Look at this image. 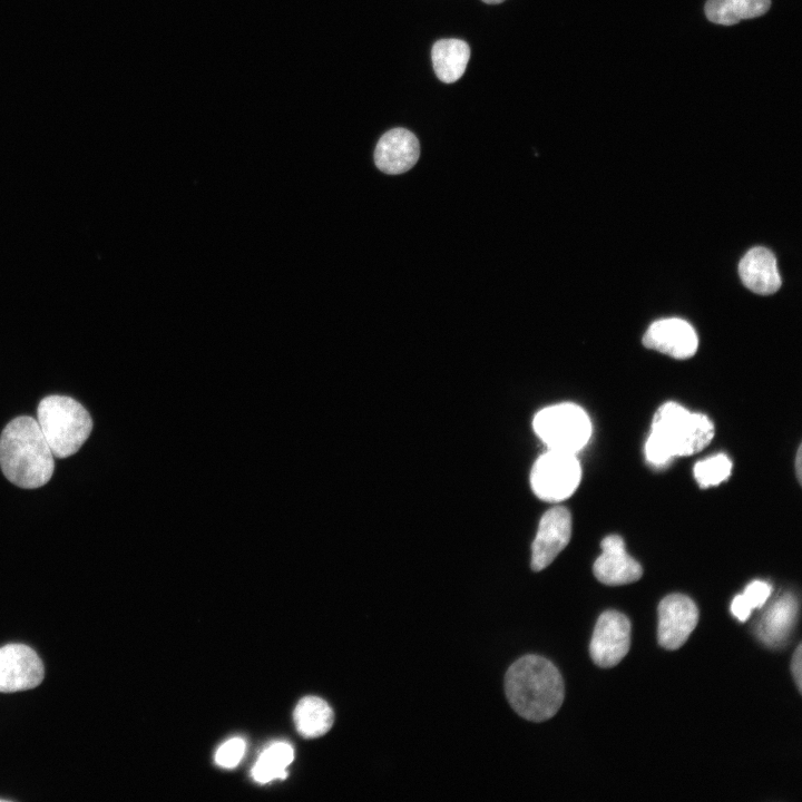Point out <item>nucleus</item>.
Listing matches in <instances>:
<instances>
[{
  "label": "nucleus",
  "mask_w": 802,
  "mask_h": 802,
  "mask_svg": "<svg viewBox=\"0 0 802 802\" xmlns=\"http://www.w3.org/2000/svg\"><path fill=\"white\" fill-rule=\"evenodd\" d=\"M600 547L602 554L593 566L594 575L600 583L618 586L637 581L642 577L643 568L627 554L622 537L607 536Z\"/></svg>",
  "instance_id": "obj_12"
},
{
  "label": "nucleus",
  "mask_w": 802,
  "mask_h": 802,
  "mask_svg": "<svg viewBox=\"0 0 802 802\" xmlns=\"http://www.w3.org/2000/svg\"><path fill=\"white\" fill-rule=\"evenodd\" d=\"M43 679V665L38 654L25 644L0 648V692L31 689Z\"/></svg>",
  "instance_id": "obj_9"
},
{
  "label": "nucleus",
  "mask_w": 802,
  "mask_h": 802,
  "mask_svg": "<svg viewBox=\"0 0 802 802\" xmlns=\"http://www.w3.org/2000/svg\"><path fill=\"white\" fill-rule=\"evenodd\" d=\"M732 462L725 454H716L698 461L694 467V477L702 488L716 486L728 478Z\"/></svg>",
  "instance_id": "obj_21"
},
{
  "label": "nucleus",
  "mask_w": 802,
  "mask_h": 802,
  "mask_svg": "<svg viewBox=\"0 0 802 802\" xmlns=\"http://www.w3.org/2000/svg\"><path fill=\"white\" fill-rule=\"evenodd\" d=\"M294 723L297 732L306 739L324 735L333 725L334 713L331 706L316 696H305L296 705Z\"/></svg>",
  "instance_id": "obj_17"
},
{
  "label": "nucleus",
  "mask_w": 802,
  "mask_h": 802,
  "mask_svg": "<svg viewBox=\"0 0 802 802\" xmlns=\"http://www.w3.org/2000/svg\"><path fill=\"white\" fill-rule=\"evenodd\" d=\"M36 420L53 457L60 459L75 454L92 430L89 412L67 395L45 397L38 404Z\"/></svg>",
  "instance_id": "obj_4"
},
{
  "label": "nucleus",
  "mask_w": 802,
  "mask_h": 802,
  "mask_svg": "<svg viewBox=\"0 0 802 802\" xmlns=\"http://www.w3.org/2000/svg\"><path fill=\"white\" fill-rule=\"evenodd\" d=\"M630 646V622L617 610H606L597 619L589 653L594 663L608 668L617 665Z\"/></svg>",
  "instance_id": "obj_7"
},
{
  "label": "nucleus",
  "mask_w": 802,
  "mask_h": 802,
  "mask_svg": "<svg viewBox=\"0 0 802 802\" xmlns=\"http://www.w3.org/2000/svg\"><path fill=\"white\" fill-rule=\"evenodd\" d=\"M743 284L760 295L775 293L782 284L774 254L762 246L746 252L739 264Z\"/></svg>",
  "instance_id": "obj_14"
},
{
  "label": "nucleus",
  "mask_w": 802,
  "mask_h": 802,
  "mask_svg": "<svg viewBox=\"0 0 802 802\" xmlns=\"http://www.w3.org/2000/svg\"><path fill=\"white\" fill-rule=\"evenodd\" d=\"M770 6L771 0H708L705 13L714 23L731 26L764 14Z\"/></svg>",
  "instance_id": "obj_18"
},
{
  "label": "nucleus",
  "mask_w": 802,
  "mask_h": 802,
  "mask_svg": "<svg viewBox=\"0 0 802 802\" xmlns=\"http://www.w3.org/2000/svg\"><path fill=\"white\" fill-rule=\"evenodd\" d=\"M714 437V426L701 413H691L675 402L661 405L645 444L647 460L656 466L674 457L691 456L704 449Z\"/></svg>",
  "instance_id": "obj_3"
},
{
  "label": "nucleus",
  "mask_w": 802,
  "mask_h": 802,
  "mask_svg": "<svg viewBox=\"0 0 802 802\" xmlns=\"http://www.w3.org/2000/svg\"><path fill=\"white\" fill-rule=\"evenodd\" d=\"M799 612L798 599L792 594L777 598L763 614L756 625V636L766 646L776 648L789 639Z\"/></svg>",
  "instance_id": "obj_15"
},
{
  "label": "nucleus",
  "mask_w": 802,
  "mask_h": 802,
  "mask_svg": "<svg viewBox=\"0 0 802 802\" xmlns=\"http://www.w3.org/2000/svg\"><path fill=\"white\" fill-rule=\"evenodd\" d=\"M772 591V586L763 580H753L742 595L734 597L731 604L732 614L741 622H745L754 608H761Z\"/></svg>",
  "instance_id": "obj_20"
},
{
  "label": "nucleus",
  "mask_w": 802,
  "mask_h": 802,
  "mask_svg": "<svg viewBox=\"0 0 802 802\" xmlns=\"http://www.w3.org/2000/svg\"><path fill=\"white\" fill-rule=\"evenodd\" d=\"M0 468L13 485L35 489L45 486L55 470L53 454L36 419H12L0 434Z\"/></svg>",
  "instance_id": "obj_2"
},
{
  "label": "nucleus",
  "mask_w": 802,
  "mask_h": 802,
  "mask_svg": "<svg viewBox=\"0 0 802 802\" xmlns=\"http://www.w3.org/2000/svg\"><path fill=\"white\" fill-rule=\"evenodd\" d=\"M534 430L549 450L576 453L588 442L591 423L577 404L560 403L540 410Z\"/></svg>",
  "instance_id": "obj_5"
},
{
  "label": "nucleus",
  "mask_w": 802,
  "mask_h": 802,
  "mask_svg": "<svg viewBox=\"0 0 802 802\" xmlns=\"http://www.w3.org/2000/svg\"><path fill=\"white\" fill-rule=\"evenodd\" d=\"M245 752V742L241 737H233L219 746L215 754V763L222 767H235Z\"/></svg>",
  "instance_id": "obj_22"
},
{
  "label": "nucleus",
  "mask_w": 802,
  "mask_h": 802,
  "mask_svg": "<svg viewBox=\"0 0 802 802\" xmlns=\"http://www.w3.org/2000/svg\"><path fill=\"white\" fill-rule=\"evenodd\" d=\"M294 759L291 744L277 742L270 745L257 759L252 769L253 779L261 784L287 776L286 767Z\"/></svg>",
  "instance_id": "obj_19"
},
{
  "label": "nucleus",
  "mask_w": 802,
  "mask_h": 802,
  "mask_svg": "<svg viewBox=\"0 0 802 802\" xmlns=\"http://www.w3.org/2000/svg\"><path fill=\"white\" fill-rule=\"evenodd\" d=\"M581 469L575 453L549 450L541 454L530 472V485L541 500L561 501L576 490Z\"/></svg>",
  "instance_id": "obj_6"
},
{
  "label": "nucleus",
  "mask_w": 802,
  "mask_h": 802,
  "mask_svg": "<svg viewBox=\"0 0 802 802\" xmlns=\"http://www.w3.org/2000/svg\"><path fill=\"white\" fill-rule=\"evenodd\" d=\"M420 156L419 140L413 133L397 127L384 133L374 149L376 167L390 175L411 169Z\"/></svg>",
  "instance_id": "obj_13"
},
{
  "label": "nucleus",
  "mask_w": 802,
  "mask_h": 802,
  "mask_svg": "<svg viewBox=\"0 0 802 802\" xmlns=\"http://www.w3.org/2000/svg\"><path fill=\"white\" fill-rule=\"evenodd\" d=\"M505 691L514 711L532 722L552 717L565 695L558 668L547 658L534 654L520 657L508 668Z\"/></svg>",
  "instance_id": "obj_1"
},
{
  "label": "nucleus",
  "mask_w": 802,
  "mask_h": 802,
  "mask_svg": "<svg viewBox=\"0 0 802 802\" xmlns=\"http://www.w3.org/2000/svg\"><path fill=\"white\" fill-rule=\"evenodd\" d=\"M698 609L686 595L672 594L658 605L657 638L662 647L674 651L679 648L695 629Z\"/></svg>",
  "instance_id": "obj_8"
},
{
  "label": "nucleus",
  "mask_w": 802,
  "mask_h": 802,
  "mask_svg": "<svg viewBox=\"0 0 802 802\" xmlns=\"http://www.w3.org/2000/svg\"><path fill=\"white\" fill-rule=\"evenodd\" d=\"M643 344L674 359L685 360L696 353L698 339L687 321L669 317L652 323L644 334Z\"/></svg>",
  "instance_id": "obj_11"
},
{
  "label": "nucleus",
  "mask_w": 802,
  "mask_h": 802,
  "mask_svg": "<svg viewBox=\"0 0 802 802\" xmlns=\"http://www.w3.org/2000/svg\"><path fill=\"white\" fill-rule=\"evenodd\" d=\"M3 801H7V800L0 799V802H3Z\"/></svg>",
  "instance_id": "obj_26"
},
{
  "label": "nucleus",
  "mask_w": 802,
  "mask_h": 802,
  "mask_svg": "<svg viewBox=\"0 0 802 802\" xmlns=\"http://www.w3.org/2000/svg\"><path fill=\"white\" fill-rule=\"evenodd\" d=\"M801 456H802V454H801V447H799V450H798V452H796V458H795V470H796V477H798L799 482H801V471H802V469H801Z\"/></svg>",
  "instance_id": "obj_24"
},
{
  "label": "nucleus",
  "mask_w": 802,
  "mask_h": 802,
  "mask_svg": "<svg viewBox=\"0 0 802 802\" xmlns=\"http://www.w3.org/2000/svg\"><path fill=\"white\" fill-rule=\"evenodd\" d=\"M571 536L570 512L560 506L547 510L538 526L531 545V569L540 571L548 567L567 546Z\"/></svg>",
  "instance_id": "obj_10"
},
{
  "label": "nucleus",
  "mask_w": 802,
  "mask_h": 802,
  "mask_svg": "<svg viewBox=\"0 0 802 802\" xmlns=\"http://www.w3.org/2000/svg\"><path fill=\"white\" fill-rule=\"evenodd\" d=\"M802 649L801 644L798 645L791 661V672L799 692H802Z\"/></svg>",
  "instance_id": "obj_23"
},
{
  "label": "nucleus",
  "mask_w": 802,
  "mask_h": 802,
  "mask_svg": "<svg viewBox=\"0 0 802 802\" xmlns=\"http://www.w3.org/2000/svg\"><path fill=\"white\" fill-rule=\"evenodd\" d=\"M481 1H483L485 3H488V4H498V3L503 2L505 0H481Z\"/></svg>",
  "instance_id": "obj_25"
},
{
  "label": "nucleus",
  "mask_w": 802,
  "mask_h": 802,
  "mask_svg": "<svg viewBox=\"0 0 802 802\" xmlns=\"http://www.w3.org/2000/svg\"><path fill=\"white\" fill-rule=\"evenodd\" d=\"M469 58V45L456 38L440 39L431 49L436 76L446 84H452L462 77Z\"/></svg>",
  "instance_id": "obj_16"
}]
</instances>
